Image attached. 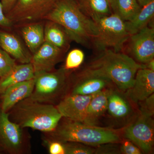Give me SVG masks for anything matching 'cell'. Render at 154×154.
<instances>
[{"mask_svg":"<svg viewBox=\"0 0 154 154\" xmlns=\"http://www.w3.org/2000/svg\"><path fill=\"white\" fill-rule=\"evenodd\" d=\"M145 68V65L138 63L126 54L106 49L83 70L107 78L117 89L125 92L133 85L138 70Z\"/></svg>","mask_w":154,"mask_h":154,"instance_id":"1","label":"cell"},{"mask_svg":"<svg viewBox=\"0 0 154 154\" xmlns=\"http://www.w3.org/2000/svg\"><path fill=\"white\" fill-rule=\"evenodd\" d=\"M59 24L72 41L93 46L98 35L96 23L85 14L76 0H60L45 19Z\"/></svg>","mask_w":154,"mask_h":154,"instance_id":"2","label":"cell"},{"mask_svg":"<svg viewBox=\"0 0 154 154\" xmlns=\"http://www.w3.org/2000/svg\"><path fill=\"white\" fill-rule=\"evenodd\" d=\"M63 118V120L61 118L53 131L45 133V140L57 141L61 143L74 142L91 146L117 143L122 140V132L119 130Z\"/></svg>","mask_w":154,"mask_h":154,"instance_id":"3","label":"cell"},{"mask_svg":"<svg viewBox=\"0 0 154 154\" xmlns=\"http://www.w3.org/2000/svg\"><path fill=\"white\" fill-rule=\"evenodd\" d=\"M8 113L10 120L22 128H29L45 133L53 131L62 118L55 105L29 98L17 103Z\"/></svg>","mask_w":154,"mask_h":154,"instance_id":"4","label":"cell"},{"mask_svg":"<svg viewBox=\"0 0 154 154\" xmlns=\"http://www.w3.org/2000/svg\"><path fill=\"white\" fill-rule=\"evenodd\" d=\"M71 73L63 66L35 75L34 89L28 98L41 103L57 104L68 94Z\"/></svg>","mask_w":154,"mask_h":154,"instance_id":"5","label":"cell"},{"mask_svg":"<svg viewBox=\"0 0 154 154\" xmlns=\"http://www.w3.org/2000/svg\"><path fill=\"white\" fill-rule=\"evenodd\" d=\"M94 21L97 26L98 35L93 46L100 51L112 48L116 52H121L130 36L125 22L113 14Z\"/></svg>","mask_w":154,"mask_h":154,"instance_id":"6","label":"cell"},{"mask_svg":"<svg viewBox=\"0 0 154 154\" xmlns=\"http://www.w3.org/2000/svg\"><path fill=\"white\" fill-rule=\"evenodd\" d=\"M122 134V136L137 146L142 152L150 154L152 152L154 128L152 116L139 111L135 118L123 129Z\"/></svg>","mask_w":154,"mask_h":154,"instance_id":"7","label":"cell"},{"mask_svg":"<svg viewBox=\"0 0 154 154\" xmlns=\"http://www.w3.org/2000/svg\"><path fill=\"white\" fill-rule=\"evenodd\" d=\"M59 1L17 0L6 16L13 24L45 19Z\"/></svg>","mask_w":154,"mask_h":154,"instance_id":"8","label":"cell"},{"mask_svg":"<svg viewBox=\"0 0 154 154\" xmlns=\"http://www.w3.org/2000/svg\"><path fill=\"white\" fill-rule=\"evenodd\" d=\"M27 139L23 128L10 120L8 113L0 110V153H24Z\"/></svg>","mask_w":154,"mask_h":154,"instance_id":"9","label":"cell"},{"mask_svg":"<svg viewBox=\"0 0 154 154\" xmlns=\"http://www.w3.org/2000/svg\"><path fill=\"white\" fill-rule=\"evenodd\" d=\"M128 51L136 62L146 64L154 59V28L148 26L130 36Z\"/></svg>","mask_w":154,"mask_h":154,"instance_id":"10","label":"cell"},{"mask_svg":"<svg viewBox=\"0 0 154 154\" xmlns=\"http://www.w3.org/2000/svg\"><path fill=\"white\" fill-rule=\"evenodd\" d=\"M113 84L110 80L82 70L70 83L68 94L92 95L110 88Z\"/></svg>","mask_w":154,"mask_h":154,"instance_id":"11","label":"cell"},{"mask_svg":"<svg viewBox=\"0 0 154 154\" xmlns=\"http://www.w3.org/2000/svg\"><path fill=\"white\" fill-rule=\"evenodd\" d=\"M94 95L68 94L56 107L63 118L83 122L85 118L87 108Z\"/></svg>","mask_w":154,"mask_h":154,"instance_id":"12","label":"cell"},{"mask_svg":"<svg viewBox=\"0 0 154 154\" xmlns=\"http://www.w3.org/2000/svg\"><path fill=\"white\" fill-rule=\"evenodd\" d=\"M64 53L62 50L45 42L32 54L30 63L33 66L35 75L54 69L56 65L62 59Z\"/></svg>","mask_w":154,"mask_h":154,"instance_id":"13","label":"cell"},{"mask_svg":"<svg viewBox=\"0 0 154 154\" xmlns=\"http://www.w3.org/2000/svg\"><path fill=\"white\" fill-rule=\"evenodd\" d=\"M154 92V71L145 68L138 70L133 85L125 93L132 103L138 104Z\"/></svg>","mask_w":154,"mask_h":154,"instance_id":"14","label":"cell"},{"mask_svg":"<svg viewBox=\"0 0 154 154\" xmlns=\"http://www.w3.org/2000/svg\"><path fill=\"white\" fill-rule=\"evenodd\" d=\"M34 87V79L9 87L0 96V110L8 113L17 103L30 97Z\"/></svg>","mask_w":154,"mask_h":154,"instance_id":"15","label":"cell"},{"mask_svg":"<svg viewBox=\"0 0 154 154\" xmlns=\"http://www.w3.org/2000/svg\"><path fill=\"white\" fill-rule=\"evenodd\" d=\"M131 102L125 92L111 88L108 95L107 111L112 117L118 120L128 118L133 113Z\"/></svg>","mask_w":154,"mask_h":154,"instance_id":"16","label":"cell"},{"mask_svg":"<svg viewBox=\"0 0 154 154\" xmlns=\"http://www.w3.org/2000/svg\"><path fill=\"white\" fill-rule=\"evenodd\" d=\"M0 47L21 63H30L32 55L15 35L0 32Z\"/></svg>","mask_w":154,"mask_h":154,"instance_id":"17","label":"cell"},{"mask_svg":"<svg viewBox=\"0 0 154 154\" xmlns=\"http://www.w3.org/2000/svg\"><path fill=\"white\" fill-rule=\"evenodd\" d=\"M110 88L94 94L87 108L85 118L83 123L97 125L99 119L107 111L108 97Z\"/></svg>","mask_w":154,"mask_h":154,"instance_id":"18","label":"cell"},{"mask_svg":"<svg viewBox=\"0 0 154 154\" xmlns=\"http://www.w3.org/2000/svg\"><path fill=\"white\" fill-rule=\"evenodd\" d=\"M34 76V69L30 63L16 65L8 73L0 78V96L11 86L32 79Z\"/></svg>","mask_w":154,"mask_h":154,"instance_id":"19","label":"cell"},{"mask_svg":"<svg viewBox=\"0 0 154 154\" xmlns=\"http://www.w3.org/2000/svg\"><path fill=\"white\" fill-rule=\"evenodd\" d=\"M44 37L45 42L62 50L65 52L68 50L72 41L62 26L51 21H48L45 27Z\"/></svg>","mask_w":154,"mask_h":154,"instance_id":"20","label":"cell"},{"mask_svg":"<svg viewBox=\"0 0 154 154\" xmlns=\"http://www.w3.org/2000/svg\"><path fill=\"white\" fill-rule=\"evenodd\" d=\"M154 16V0L141 7L140 11L130 21L125 22L128 32L130 36L148 26Z\"/></svg>","mask_w":154,"mask_h":154,"instance_id":"21","label":"cell"},{"mask_svg":"<svg viewBox=\"0 0 154 154\" xmlns=\"http://www.w3.org/2000/svg\"><path fill=\"white\" fill-rule=\"evenodd\" d=\"M22 36L30 52L34 54L45 42L44 28L40 23L25 26L21 30Z\"/></svg>","mask_w":154,"mask_h":154,"instance_id":"22","label":"cell"},{"mask_svg":"<svg viewBox=\"0 0 154 154\" xmlns=\"http://www.w3.org/2000/svg\"><path fill=\"white\" fill-rule=\"evenodd\" d=\"M83 12L94 21L112 14L109 0H78Z\"/></svg>","mask_w":154,"mask_h":154,"instance_id":"23","label":"cell"},{"mask_svg":"<svg viewBox=\"0 0 154 154\" xmlns=\"http://www.w3.org/2000/svg\"><path fill=\"white\" fill-rule=\"evenodd\" d=\"M112 14L127 22L133 19L141 7L136 0H109Z\"/></svg>","mask_w":154,"mask_h":154,"instance_id":"24","label":"cell"},{"mask_svg":"<svg viewBox=\"0 0 154 154\" xmlns=\"http://www.w3.org/2000/svg\"><path fill=\"white\" fill-rule=\"evenodd\" d=\"M85 54L82 50L76 48L71 51L67 55L63 67L72 72L79 67L85 60Z\"/></svg>","mask_w":154,"mask_h":154,"instance_id":"25","label":"cell"},{"mask_svg":"<svg viewBox=\"0 0 154 154\" xmlns=\"http://www.w3.org/2000/svg\"><path fill=\"white\" fill-rule=\"evenodd\" d=\"M62 143L65 154H92L96 152V149L93 146L80 143L67 142Z\"/></svg>","mask_w":154,"mask_h":154,"instance_id":"26","label":"cell"},{"mask_svg":"<svg viewBox=\"0 0 154 154\" xmlns=\"http://www.w3.org/2000/svg\"><path fill=\"white\" fill-rule=\"evenodd\" d=\"M16 65V60L0 47V78L8 73Z\"/></svg>","mask_w":154,"mask_h":154,"instance_id":"27","label":"cell"},{"mask_svg":"<svg viewBox=\"0 0 154 154\" xmlns=\"http://www.w3.org/2000/svg\"><path fill=\"white\" fill-rule=\"evenodd\" d=\"M120 151L125 154H140L142 152L140 149L131 141L128 139L123 140L121 142Z\"/></svg>","mask_w":154,"mask_h":154,"instance_id":"28","label":"cell"},{"mask_svg":"<svg viewBox=\"0 0 154 154\" xmlns=\"http://www.w3.org/2000/svg\"><path fill=\"white\" fill-rule=\"evenodd\" d=\"M154 94L145 100L138 104H140L139 111L152 116L154 114Z\"/></svg>","mask_w":154,"mask_h":154,"instance_id":"29","label":"cell"},{"mask_svg":"<svg viewBox=\"0 0 154 154\" xmlns=\"http://www.w3.org/2000/svg\"><path fill=\"white\" fill-rule=\"evenodd\" d=\"M51 154H65L64 147L62 143L55 140H45Z\"/></svg>","mask_w":154,"mask_h":154,"instance_id":"30","label":"cell"},{"mask_svg":"<svg viewBox=\"0 0 154 154\" xmlns=\"http://www.w3.org/2000/svg\"><path fill=\"white\" fill-rule=\"evenodd\" d=\"M13 24L4 13L2 6L0 2V28H10Z\"/></svg>","mask_w":154,"mask_h":154,"instance_id":"31","label":"cell"},{"mask_svg":"<svg viewBox=\"0 0 154 154\" xmlns=\"http://www.w3.org/2000/svg\"><path fill=\"white\" fill-rule=\"evenodd\" d=\"M17 0H1L3 11L5 14H7L13 8Z\"/></svg>","mask_w":154,"mask_h":154,"instance_id":"32","label":"cell"},{"mask_svg":"<svg viewBox=\"0 0 154 154\" xmlns=\"http://www.w3.org/2000/svg\"><path fill=\"white\" fill-rule=\"evenodd\" d=\"M145 65L146 66V68L154 71V59L149 61V62L145 64Z\"/></svg>","mask_w":154,"mask_h":154,"instance_id":"33","label":"cell"},{"mask_svg":"<svg viewBox=\"0 0 154 154\" xmlns=\"http://www.w3.org/2000/svg\"><path fill=\"white\" fill-rule=\"evenodd\" d=\"M141 7L146 5L153 0H136Z\"/></svg>","mask_w":154,"mask_h":154,"instance_id":"34","label":"cell"},{"mask_svg":"<svg viewBox=\"0 0 154 154\" xmlns=\"http://www.w3.org/2000/svg\"><path fill=\"white\" fill-rule=\"evenodd\" d=\"M76 1H78V0H76Z\"/></svg>","mask_w":154,"mask_h":154,"instance_id":"35","label":"cell"}]
</instances>
